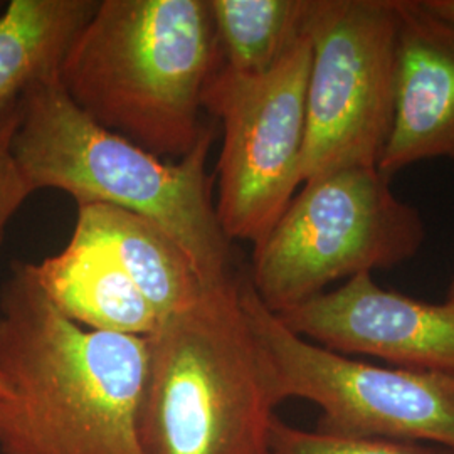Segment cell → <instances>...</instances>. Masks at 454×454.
<instances>
[{
	"mask_svg": "<svg viewBox=\"0 0 454 454\" xmlns=\"http://www.w3.org/2000/svg\"><path fill=\"white\" fill-rule=\"evenodd\" d=\"M148 340L69 320L16 261L0 292L2 454H144Z\"/></svg>",
	"mask_w": 454,
	"mask_h": 454,
	"instance_id": "6da1fadb",
	"label": "cell"
},
{
	"mask_svg": "<svg viewBox=\"0 0 454 454\" xmlns=\"http://www.w3.org/2000/svg\"><path fill=\"white\" fill-rule=\"evenodd\" d=\"M209 0H101L61 66L71 101L155 157L185 159L221 67Z\"/></svg>",
	"mask_w": 454,
	"mask_h": 454,
	"instance_id": "7a4b0ae2",
	"label": "cell"
},
{
	"mask_svg": "<svg viewBox=\"0 0 454 454\" xmlns=\"http://www.w3.org/2000/svg\"><path fill=\"white\" fill-rule=\"evenodd\" d=\"M214 138L212 123L185 159L167 162L99 127L56 78L22 98L12 155L33 192L58 189L78 206H114L162 227L212 286L238 275L206 170Z\"/></svg>",
	"mask_w": 454,
	"mask_h": 454,
	"instance_id": "3957f363",
	"label": "cell"
},
{
	"mask_svg": "<svg viewBox=\"0 0 454 454\" xmlns=\"http://www.w3.org/2000/svg\"><path fill=\"white\" fill-rule=\"evenodd\" d=\"M148 340L144 454H273V377L247 320L241 273L167 315Z\"/></svg>",
	"mask_w": 454,
	"mask_h": 454,
	"instance_id": "277c9868",
	"label": "cell"
},
{
	"mask_svg": "<svg viewBox=\"0 0 454 454\" xmlns=\"http://www.w3.org/2000/svg\"><path fill=\"white\" fill-rule=\"evenodd\" d=\"M424 239L421 214L379 168H340L303 182L254 246L247 278L261 303L279 315L333 281L412 260Z\"/></svg>",
	"mask_w": 454,
	"mask_h": 454,
	"instance_id": "5b68a950",
	"label": "cell"
},
{
	"mask_svg": "<svg viewBox=\"0 0 454 454\" xmlns=\"http://www.w3.org/2000/svg\"><path fill=\"white\" fill-rule=\"evenodd\" d=\"M241 298L279 404L305 399L320 407L317 431L325 434L433 441L454 451V375L379 367L305 340L261 303L247 273Z\"/></svg>",
	"mask_w": 454,
	"mask_h": 454,
	"instance_id": "8992f818",
	"label": "cell"
},
{
	"mask_svg": "<svg viewBox=\"0 0 454 454\" xmlns=\"http://www.w3.org/2000/svg\"><path fill=\"white\" fill-rule=\"evenodd\" d=\"M303 182L377 168L395 106V0H309Z\"/></svg>",
	"mask_w": 454,
	"mask_h": 454,
	"instance_id": "52a82bcc",
	"label": "cell"
},
{
	"mask_svg": "<svg viewBox=\"0 0 454 454\" xmlns=\"http://www.w3.org/2000/svg\"><path fill=\"white\" fill-rule=\"evenodd\" d=\"M307 33L260 76L221 66L204 93V110L223 125L215 214L227 239L261 243L303 184Z\"/></svg>",
	"mask_w": 454,
	"mask_h": 454,
	"instance_id": "ba28073f",
	"label": "cell"
},
{
	"mask_svg": "<svg viewBox=\"0 0 454 454\" xmlns=\"http://www.w3.org/2000/svg\"><path fill=\"white\" fill-rule=\"evenodd\" d=\"M276 317L305 340L341 356H371L403 369L454 375V305L382 288L372 275L354 276L339 290Z\"/></svg>",
	"mask_w": 454,
	"mask_h": 454,
	"instance_id": "9c48e42d",
	"label": "cell"
},
{
	"mask_svg": "<svg viewBox=\"0 0 454 454\" xmlns=\"http://www.w3.org/2000/svg\"><path fill=\"white\" fill-rule=\"evenodd\" d=\"M395 4V106L377 167L387 179L422 160L454 162V22L424 0Z\"/></svg>",
	"mask_w": 454,
	"mask_h": 454,
	"instance_id": "30bf717a",
	"label": "cell"
},
{
	"mask_svg": "<svg viewBox=\"0 0 454 454\" xmlns=\"http://www.w3.org/2000/svg\"><path fill=\"white\" fill-rule=\"evenodd\" d=\"M71 239L95 247L120 266L160 320L191 307L207 288L182 246L133 212L106 204L78 206Z\"/></svg>",
	"mask_w": 454,
	"mask_h": 454,
	"instance_id": "8fae6325",
	"label": "cell"
},
{
	"mask_svg": "<svg viewBox=\"0 0 454 454\" xmlns=\"http://www.w3.org/2000/svg\"><path fill=\"white\" fill-rule=\"evenodd\" d=\"M31 264L41 288L69 320L98 332L150 337L159 315L120 266L88 244Z\"/></svg>",
	"mask_w": 454,
	"mask_h": 454,
	"instance_id": "7c38bea8",
	"label": "cell"
},
{
	"mask_svg": "<svg viewBox=\"0 0 454 454\" xmlns=\"http://www.w3.org/2000/svg\"><path fill=\"white\" fill-rule=\"evenodd\" d=\"M98 0H12L0 14V114L41 82L59 78Z\"/></svg>",
	"mask_w": 454,
	"mask_h": 454,
	"instance_id": "4fadbf2b",
	"label": "cell"
},
{
	"mask_svg": "<svg viewBox=\"0 0 454 454\" xmlns=\"http://www.w3.org/2000/svg\"><path fill=\"white\" fill-rule=\"evenodd\" d=\"M221 63L241 76L271 71L305 33L309 0H209Z\"/></svg>",
	"mask_w": 454,
	"mask_h": 454,
	"instance_id": "5bb4252c",
	"label": "cell"
},
{
	"mask_svg": "<svg viewBox=\"0 0 454 454\" xmlns=\"http://www.w3.org/2000/svg\"><path fill=\"white\" fill-rule=\"evenodd\" d=\"M273 454H438L407 441L343 438L305 431L275 418L271 426Z\"/></svg>",
	"mask_w": 454,
	"mask_h": 454,
	"instance_id": "9a60e30c",
	"label": "cell"
},
{
	"mask_svg": "<svg viewBox=\"0 0 454 454\" xmlns=\"http://www.w3.org/2000/svg\"><path fill=\"white\" fill-rule=\"evenodd\" d=\"M22 101V99H20ZM20 120V103L0 114V244L11 219L33 194L12 155V138Z\"/></svg>",
	"mask_w": 454,
	"mask_h": 454,
	"instance_id": "2e32d148",
	"label": "cell"
},
{
	"mask_svg": "<svg viewBox=\"0 0 454 454\" xmlns=\"http://www.w3.org/2000/svg\"><path fill=\"white\" fill-rule=\"evenodd\" d=\"M424 4L438 16L454 22V0H424Z\"/></svg>",
	"mask_w": 454,
	"mask_h": 454,
	"instance_id": "e0dca14e",
	"label": "cell"
},
{
	"mask_svg": "<svg viewBox=\"0 0 454 454\" xmlns=\"http://www.w3.org/2000/svg\"><path fill=\"white\" fill-rule=\"evenodd\" d=\"M9 395H11V387L7 386L4 377L0 375V397H9Z\"/></svg>",
	"mask_w": 454,
	"mask_h": 454,
	"instance_id": "ac0fdd59",
	"label": "cell"
},
{
	"mask_svg": "<svg viewBox=\"0 0 454 454\" xmlns=\"http://www.w3.org/2000/svg\"><path fill=\"white\" fill-rule=\"evenodd\" d=\"M446 301L454 305V281L453 285H451V288H450V293H448V300H446Z\"/></svg>",
	"mask_w": 454,
	"mask_h": 454,
	"instance_id": "d6986e66",
	"label": "cell"
}]
</instances>
